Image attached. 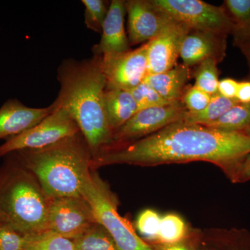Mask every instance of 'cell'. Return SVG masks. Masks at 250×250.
<instances>
[{
	"label": "cell",
	"instance_id": "6da1fadb",
	"mask_svg": "<svg viewBox=\"0 0 250 250\" xmlns=\"http://www.w3.org/2000/svg\"><path fill=\"white\" fill-rule=\"evenodd\" d=\"M250 153V136L183 121L133 142L110 146L94 156L91 170L104 166H155L206 161L226 172Z\"/></svg>",
	"mask_w": 250,
	"mask_h": 250
},
{
	"label": "cell",
	"instance_id": "7a4b0ae2",
	"mask_svg": "<svg viewBox=\"0 0 250 250\" xmlns=\"http://www.w3.org/2000/svg\"><path fill=\"white\" fill-rule=\"evenodd\" d=\"M101 60L98 55L82 61L64 60L57 74L60 91L53 103L77 123L93 157L111 144L113 135L104 104L106 81Z\"/></svg>",
	"mask_w": 250,
	"mask_h": 250
},
{
	"label": "cell",
	"instance_id": "3957f363",
	"mask_svg": "<svg viewBox=\"0 0 250 250\" xmlns=\"http://www.w3.org/2000/svg\"><path fill=\"white\" fill-rule=\"evenodd\" d=\"M11 154L35 176L49 199L82 196L92 170L93 154L81 132L48 147Z\"/></svg>",
	"mask_w": 250,
	"mask_h": 250
},
{
	"label": "cell",
	"instance_id": "277c9868",
	"mask_svg": "<svg viewBox=\"0 0 250 250\" xmlns=\"http://www.w3.org/2000/svg\"><path fill=\"white\" fill-rule=\"evenodd\" d=\"M10 155L0 167V211L4 223L24 235L45 231L49 198L35 176Z\"/></svg>",
	"mask_w": 250,
	"mask_h": 250
},
{
	"label": "cell",
	"instance_id": "5b68a950",
	"mask_svg": "<svg viewBox=\"0 0 250 250\" xmlns=\"http://www.w3.org/2000/svg\"><path fill=\"white\" fill-rule=\"evenodd\" d=\"M91 206L96 223L103 227L119 250H155L135 231L127 219L118 213L116 194L95 170H91L82 190Z\"/></svg>",
	"mask_w": 250,
	"mask_h": 250
},
{
	"label": "cell",
	"instance_id": "8992f818",
	"mask_svg": "<svg viewBox=\"0 0 250 250\" xmlns=\"http://www.w3.org/2000/svg\"><path fill=\"white\" fill-rule=\"evenodd\" d=\"M157 9L190 31L225 34L235 24L225 10L201 0H151Z\"/></svg>",
	"mask_w": 250,
	"mask_h": 250
},
{
	"label": "cell",
	"instance_id": "52a82bcc",
	"mask_svg": "<svg viewBox=\"0 0 250 250\" xmlns=\"http://www.w3.org/2000/svg\"><path fill=\"white\" fill-rule=\"evenodd\" d=\"M80 132L77 123L70 114L55 106L54 111L40 123L22 134L6 140L0 146V157L18 151L48 147Z\"/></svg>",
	"mask_w": 250,
	"mask_h": 250
},
{
	"label": "cell",
	"instance_id": "ba28073f",
	"mask_svg": "<svg viewBox=\"0 0 250 250\" xmlns=\"http://www.w3.org/2000/svg\"><path fill=\"white\" fill-rule=\"evenodd\" d=\"M187 111L181 101L166 106L139 110L113 133L111 144L108 147L133 142L154 134L172 123L183 121Z\"/></svg>",
	"mask_w": 250,
	"mask_h": 250
},
{
	"label": "cell",
	"instance_id": "9c48e42d",
	"mask_svg": "<svg viewBox=\"0 0 250 250\" xmlns=\"http://www.w3.org/2000/svg\"><path fill=\"white\" fill-rule=\"evenodd\" d=\"M95 223L91 206L83 196L49 199L47 230L72 241Z\"/></svg>",
	"mask_w": 250,
	"mask_h": 250
},
{
	"label": "cell",
	"instance_id": "30bf717a",
	"mask_svg": "<svg viewBox=\"0 0 250 250\" xmlns=\"http://www.w3.org/2000/svg\"><path fill=\"white\" fill-rule=\"evenodd\" d=\"M147 42L139 48L102 55V69L106 87L131 90L147 75Z\"/></svg>",
	"mask_w": 250,
	"mask_h": 250
},
{
	"label": "cell",
	"instance_id": "8fae6325",
	"mask_svg": "<svg viewBox=\"0 0 250 250\" xmlns=\"http://www.w3.org/2000/svg\"><path fill=\"white\" fill-rule=\"evenodd\" d=\"M126 11L128 14V39L131 45L149 42L174 22L157 9L150 0L126 1Z\"/></svg>",
	"mask_w": 250,
	"mask_h": 250
},
{
	"label": "cell",
	"instance_id": "7c38bea8",
	"mask_svg": "<svg viewBox=\"0 0 250 250\" xmlns=\"http://www.w3.org/2000/svg\"><path fill=\"white\" fill-rule=\"evenodd\" d=\"M190 31L174 22L147 42V75L167 71L175 66L182 41Z\"/></svg>",
	"mask_w": 250,
	"mask_h": 250
},
{
	"label": "cell",
	"instance_id": "4fadbf2b",
	"mask_svg": "<svg viewBox=\"0 0 250 250\" xmlns=\"http://www.w3.org/2000/svg\"><path fill=\"white\" fill-rule=\"evenodd\" d=\"M55 109L53 103L45 108H31L17 99H10L0 107V140L10 139L31 129Z\"/></svg>",
	"mask_w": 250,
	"mask_h": 250
},
{
	"label": "cell",
	"instance_id": "5bb4252c",
	"mask_svg": "<svg viewBox=\"0 0 250 250\" xmlns=\"http://www.w3.org/2000/svg\"><path fill=\"white\" fill-rule=\"evenodd\" d=\"M126 1L112 0L102 29V38L93 46V55L121 53L130 50L129 39L125 29Z\"/></svg>",
	"mask_w": 250,
	"mask_h": 250
},
{
	"label": "cell",
	"instance_id": "9a60e30c",
	"mask_svg": "<svg viewBox=\"0 0 250 250\" xmlns=\"http://www.w3.org/2000/svg\"><path fill=\"white\" fill-rule=\"evenodd\" d=\"M224 34L207 31H195L188 33L182 41L179 57L188 67L201 63L206 59L217 60L224 54Z\"/></svg>",
	"mask_w": 250,
	"mask_h": 250
},
{
	"label": "cell",
	"instance_id": "2e32d148",
	"mask_svg": "<svg viewBox=\"0 0 250 250\" xmlns=\"http://www.w3.org/2000/svg\"><path fill=\"white\" fill-rule=\"evenodd\" d=\"M104 104L108 125L113 133L139 111L130 91L120 88L106 87Z\"/></svg>",
	"mask_w": 250,
	"mask_h": 250
},
{
	"label": "cell",
	"instance_id": "e0dca14e",
	"mask_svg": "<svg viewBox=\"0 0 250 250\" xmlns=\"http://www.w3.org/2000/svg\"><path fill=\"white\" fill-rule=\"evenodd\" d=\"M190 76L189 67L176 65L173 68L161 73L147 75L145 82L151 85L164 100L173 103L180 101L183 90Z\"/></svg>",
	"mask_w": 250,
	"mask_h": 250
},
{
	"label": "cell",
	"instance_id": "ac0fdd59",
	"mask_svg": "<svg viewBox=\"0 0 250 250\" xmlns=\"http://www.w3.org/2000/svg\"><path fill=\"white\" fill-rule=\"evenodd\" d=\"M238 102L236 99H228L216 93L212 95L207 107L197 113L187 111L184 122L188 124L200 125L208 126L223 116L229 108Z\"/></svg>",
	"mask_w": 250,
	"mask_h": 250
},
{
	"label": "cell",
	"instance_id": "d6986e66",
	"mask_svg": "<svg viewBox=\"0 0 250 250\" xmlns=\"http://www.w3.org/2000/svg\"><path fill=\"white\" fill-rule=\"evenodd\" d=\"M207 126L224 131L244 132L250 127V103H238Z\"/></svg>",
	"mask_w": 250,
	"mask_h": 250
},
{
	"label": "cell",
	"instance_id": "ffe728a7",
	"mask_svg": "<svg viewBox=\"0 0 250 250\" xmlns=\"http://www.w3.org/2000/svg\"><path fill=\"white\" fill-rule=\"evenodd\" d=\"M72 242L76 250H119L109 233L98 223Z\"/></svg>",
	"mask_w": 250,
	"mask_h": 250
},
{
	"label": "cell",
	"instance_id": "44dd1931",
	"mask_svg": "<svg viewBox=\"0 0 250 250\" xmlns=\"http://www.w3.org/2000/svg\"><path fill=\"white\" fill-rule=\"evenodd\" d=\"M23 250H76L71 240L59 233L45 230L41 232L25 235Z\"/></svg>",
	"mask_w": 250,
	"mask_h": 250
},
{
	"label": "cell",
	"instance_id": "7402d4cb",
	"mask_svg": "<svg viewBox=\"0 0 250 250\" xmlns=\"http://www.w3.org/2000/svg\"><path fill=\"white\" fill-rule=\"evenodd\" d=\"M187 238V225L179 215L167 213L161 216L157 241L154 245L174 244L186 241Z\"/></svg>",
	"mask_w": 250,
	"mask_h": 250
},
{
	"label": "cell",
	"instance_id": "603a6c76",
	"mask_svg": "<svg viewBox=\"0 0 250 250\" xmlns=\"http://www.w3.org/2000/svg\"><path fill=\"white\" fill-rule=\"evenodd\" d=\"M218 60L215 58L206 59L200 63L195 74V86L210 96L218 93L219 83Z\"/></svg>",
	"mask_w": 250,
	"mask_h": 250
},
{
	"label": "cell",
	"instance_id": "cb8c5ba5",
	"mask_svg": "<svg viewBox=\"0 0 250 250\" xmlns=\"http://www.w3.org/2000/svg\"><path fill=\"white\" fill-rule=\"evenodd\" d=\"M161 216L156 210L146 209L140 213L136 220V229L143 239L156 244L160 228Z\"/></svg>",
	"mask_w": 250,
	"mask_h": 250
},
{
	"label": "cell",
	"instance_id": "d4e9b609",
	"mask_svg": "<svg viewBox=\"0 0 250 250\" xmlns=\"http://www.w3.org/2000/svg\"><path fill=\"white\" fill-rule=\"evenodd\" d=\"M82 2L85 6V24L87 28L101 34L108 11L106 1L103 0H82Z\"/></svg>",
	"mask_w": 250,
	"mask_h": 250
},
{
	"label": "cell",
	"instance_id": "484cf974",
	"mask_svg": "<svg viewBox=\"0 0 250 250\" xmlns=\"http://www.w3.org/2000/svg\"><path fill=\"white\" fill-rule=\"evenodd\" d=\"M139 110L170 104L145 81L129 90Z\"/></svg>",
	"mask_w": 250,
	"mask_h": 250
},
{
	"label": "cell",
	"instance_id": "4316f807",
	"mask_svg": "<svg viewBox=\"0 0 250 250\" xmlns=\"http://www.w3.org/2000/svg\"><path fill=\"white\" fill-rule=\"evenodd\" d=\"M219 243L217 247L201 249L196 248V250H250V236L244 231H224Z\"/></svg>",
	"mask_w": 250,
	"mask_h": 250
},
{
	"label": "cell",
	"instance_id": "83f0119b",
	"mask_svg": "<svg viewBox=\"0 0 250 250\" xmlns=\"http://www.w3.org/2000/svg\"><path fill=\"white\" fill-rule=\"evenodd\" d=\"M25 235L4 223H0V250H23Z\"/></svg>",
	"mask_w": 250,
	"mask_h": 250
},
{
	"label": "cell",
	"instance_id": "f1b7e54d",
	"mask_svg": "<svg viewBox=\"0 0 250 250\" xmlns=\"http://www.w3.org/2000/svg\"><path fill=\"white\" fill-rule=\"evenodd\" d=\"M183 104L187 111L197 113L203 111L209 103L210 95L199 89L196 86L191 87L183 95Z\"/></svg>",
	"mask_w": 250,
	"mask_h": 250
},
{
	"label": "cell",
	"instance_id": "f546056e",
	"mask_svg": "<svg viewBox=\"0 0 250 250\" xmlns=\"http://www.w3.org/2000/svg\"><path fill=\"white\" fill-rule=\"evenodd\" d=\"M225 4L232 16L234 29L250 22V0H226Z\"/></svg>",
	"mask_w": 250,
	"mask_h": 250
},
{
	"label": "cell",
	"instance_id": "4dcf8cb0",
	"mask_svg": "<svg viewBox=\"0 0 250 250\" xmlns=\"http://www.w3.org/2000/svg\"><path fill=\"white\" fill-rule=\"evenodd\" d=\"M233 183L250 180V153L225 172Z\"/></svg>",
	"mask_w": 250,
	"mask_h": 250
},
{
	"label": "cell",
	"instance_id": "1f68e13d",
	"mask_svg": "<svg viewBox=\"0 0 250 250\" xmlns=\"http://www.w3.org/2000/svg\"><path fill=\"white\" fill-rule=\"evenodd\" d=\"M238 85V82L233 79H224L219 81L218 93L226 98L236 99Z\"/></svg>",
	"mask_w": 250,
	"mask_h": 250
},
{
	"label": "cell",
	"instance_id": "d6a6232c",
	"mask_svg": "<svg viewBox=\"0 0 250 250\" xmlns=\"http://www.w3.org/2000/svg\"><path fill=\"white\" fill-rule=\"evenodd\" d=\"M236 99L240 103H250V82H238Z\"/></svg>",
	"mask_w": 250,
	"mask_h": 250
},
{
	"label": "cell",
	"instance_id": "836d02e7",
	"mask_svg": "<svg viewBox=\"0 0 250 250\" xmlns=\"http://www.w3.org/2000/svg\"><path fill=\"white\" fill-rule=\"evenodd\" d=\"M152 246L155 250H196V248L189 244L187 240L174 244L154 245Z\"/></svg>",
	"mask_w": 250,
	"mask_h": 250
},
{
	"label": "cell",
	"instance_id": "e575fe53",
	"mask_svg": "<svg viewBox=\"0 0 250 250\" xmlns=\"http://www.w3.org/2000/svg\"><path fill=\"white\" fill-rule=\"evenodd\" d=\"M237 42L242 44L250 42V22L241 27L236 28L233 31Z\"/></svg>",
	"mask_w": 250,
	"mask_h": 250
},
{
	"label": "cell",
	"instance_id": "d590c367",
	"mask_svg": "<svg viewBox=\"0 0 250 250\" xmlns=\"http://www.w3.org/2000/svg\"><path fill=\"white\" fill-rule=\"evenodd\" d=\"M241 45H242V47H243L246 49L247 53L249 54L250 56V42H247V43L245 44H242Z\"/></svg>",
	"mask_w": 250,
	"mask_h": 250
},
{
	"label": "cell",
	"instance_id": "8d00e7d4",
	"mask_svg": "<svg viewBox=\"0 0 250 250\" xmlns=\"http://www.w3.org/2000/svg\"><path fill=\"white\" fill-rule=\"evenodd\" d=\"M4 223L3 220L2 215H1V211H0V223Z\"/></svg>",
	"mask_w": 250,
	"mask_h": 250
},
{
	"label": "cell",
	"instance_id": "74e56055",
	"mask_svg": "<svg viewBox=\"0 0 250 250\" xmlns=\"http://www.w3.org/2000/svg\"><path fill=\"white\" fill-rule=\"evenodd\" d=\"M245 133H246V134H248V136H250V127L249 128V129L247 130V131H245Z\"/></svg>",
	"mask_w": 250,
	"mask_h": 250
}]
</instances>
